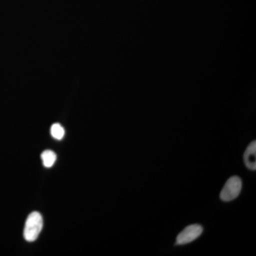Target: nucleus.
Instances as JSON below:
<instances>
[{
	"instance_id": "nucleus-5",
	"label": "nucleus",
	"mask_w": 256,
	"mask_h": 256,
	"mask_svg": "<svg viewBox=\"0 0 256 256\" xmlns=\"http://www.w3.org/2000/svg\"><path fill=\"white\" fill-rule=\"evenodd\" d=\"M41 158L44 166L50 168L54 164L56 160V154L54 152L45 150L42 153Z\"/></svg>"
},
{
	"instance_id": "nucleus-3",
	"label": "nucleus",
	"mask_w": 256,
	"mask_h": 256,
	"mask_svg": "<svg viewBox=\"0 0 256 256\" xmlns=\"http://www.w3.org/2000/svg\"><path fill=\"white\" fill-rule=\"evenodd\" d=\"M203 228L200 224L188 226L176 237V244L184 245L196 240L201 236Z\"/></svg>"
},
{
	"instance_id": "nucleus-1",
	"label": "nucleus",
	"mask_w": 256,
	"mask_h": 256,
	"mask_svg": "<svg viewBox=\"0 0 256 256\" xmlns=\"http://www.w3.org/2000/svg\"><path fill=\"white\" fill-rule=\"evenodd\" d=\"M43 228V218L38 212L30 214L25 224L24 237L28 242H33L38 238Z\"/></svg>"
},
{
	"instance_id": "nucleus-4",
	"label": "nucleus",
	"mask_w": 256,
	"mask_h": 256,
	"mask_svg": "<svg viewBox=\"0 0 256 256\" xmlns=\"http://www.w3.org/2000/svg\"><path fill=\"white\" fill-rule=\"evenodd\" d=\"M244 162L249 170H256V142L254 141L248 146L244 154Z\"/></svg>"
},
{
	"instance_id": "nucleus-2",
	"label": "nucleus",
	"mask_w": 256,
	"mask_h": 256,
	"mask_svg": "<svg viewBox=\"0 0 256 256\" xmlns=\"http://www.w3.org/2000/svg\"><path fill=\"white\" fill-rule=\"evenodd\" d=\"M242 188V181L240 178L234 176L229 178L220 194V198L224 202H230L240 194Z\"/></svg>"
},
{
	"instance_id": "nucleus-6",
	"label": "nucleus",
	"mask_w": 256,
	"mask_h": 256,
	"mask_svg": "<svg viewBox=\"0 0 256 256\" xmlns=\"http://www.w3.org/2000/svg\"><path fill=\"white\" fill-rule=\"evenodd\" d=\"M50 134L52 137L60 140L64 138L65 130L60 124H55L50 128Z\"/></svg>"
}]
</instances>
